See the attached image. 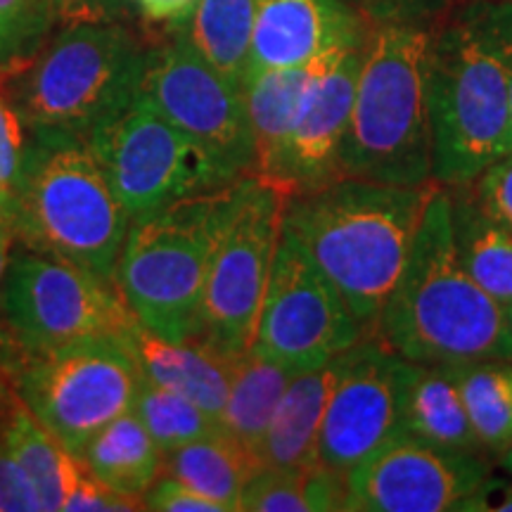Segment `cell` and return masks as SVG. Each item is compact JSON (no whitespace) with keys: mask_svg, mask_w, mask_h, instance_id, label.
<instances>
[{"mask_svg":"<svg viewBox=\"0 0 512 512\" xmlns=\"http://www.w3.org/2000/svg\"><path fill=\"white\" fill-rule=\"evenodd\" d=\"M349 5H354L356 10H361L363 15H366L370 19V15H373V8H375V0H347ZM373 24V22H370Z\"/></svg>","mask_w":512,"mask_h":512,"instance_id":"ee69618b","label":"cell"},{"mask_svg":"<svg viewBox=\"0 0 512 512\" xmlns=\"http://www.w3.org/2000/svg\"><path fill=\"white\" fill-rule=\"evenodd\" d=\"M491 463L482 453L448 451L399 434L347 472L344 512L456 510Z\"/></svg>","mask_w":512,"mask_h":512,"instance_id":"9a60e30c","label":"cell"},{"mask_svg":"<svg viewBox=\"0 0 512 512\" xmlns=\"http://www.w3.org/2000/svg\"><path fill=\"white\" fill-rule=\"evenodd\" d=\"M143 510H155V512H223L219 503H214L211 498L197 494L195 489H190L188 484H183L181 479L166 475L162 472L155 479V484L145 491L143 496Z\"/></svg>","mask_w":512,"mask_h":512,"instance_id":"e575fe53","label":"cell"},{"mask_svg":"<svg viewBox=\"0 0 512 512\" xmlns=\"http://www.w3.org/2000/svg\"><path fill=\"white\" fill-rule=\"evenodd\" d=\"M0 512H43L34 482L3 437H0Z\"/></svg>","mask_w":512,"mask_h":512,"instance_id":"836d02e7","label":"cell"},{"mask_svg":"<svg viewBox=\"0 0 512 512\" xmlns=\"http://www.w3.org/2000/svg\"><path fill=\"white\" fill-rule=\"evenodd\" d=\"M342 366L344 354L325 366L302 370L292 377L264 439L256 448L259 467L306 470L318 463L320 427Z\"/></svg>","mask_w":512,"mask_h":512,"instance_id":"d6986e66","label":"cell"},{"mask_svg":"<svg viewBox=\"0 0 512 512\" xmlns=\"http://www.w3.org/2000/svg\"><path fill=\"white\" fill-rule=\"evenodd\" d=\"M297 375L271 358L245 351L235 363L230 394L219 427L228 437L240 441L256 456L261 439L271 425L275 408L283 399L287 384Z\"/></svg>","mask_w":512,"mask_h":512,"instance_id":"484cf974","label":"cell"},{"mask_svg":"<svg viewBox=\"0 0 512 512\" xmlns=\"http://www.w3.org/2000/svg\"><path fill=\"white\" fill-rule=\"evenodd\" d=\"M361 60L363 46L337 48L318 57L283 159L268 183L283 192L285 200L325 188L342 178V150Z\"/></svg>","mask_w":512,"mask_h":512,"instance_id":"2e32d148","label":"cell"},{"mask_svg":"<svg viewBox=\"0 0 512 512\" xmlns=\"http://www.w3.org/2000/svg\"><path fill=\"white\" fill-rule=\"evenodd\" d=\"M415 363L366 335L344 351V366L325 408L318 463L349 472L403 434V411Z\"/></svg>","mask_w":512,"mask_h":512,"instance_id":"5bb4252c","label":"cell"},{"mask_svg":"<svg viewBox=\"0 0 512 512\" xmlns=\"http://www.w3.org/2000/svg\"><path fill=\"white\" fill-rule=\"evenodd\" d=\"M31 136L86 140L138 98L145 50L119 22L74 24L34 60L3 64Z\"/></svg>","mask_w":512,"mask_h":512,"instance_id":"5b68a950","label":"cell"},{"mask_svg":"<svg viewBox=\"0 0 512 512\" xmlns=\"http://www.w3.org/2000/svg\"><path fill=\"white\" fill-rule=\"evenodd\" d=\"M131 0H55V17L64 27L117 22Z\"/></svg>","mask_w":512,"mask_h":512,"instance_id":"74e56055","label":"cell"},{"mask_svg":"<svg viewBox=\"0 0 512 512\" xmlns=\"http://www.w3.org/2000/svg\"><path fill=\"white\" fill-rule=\"evenodd\" d=\"M368 31L370 19L347 0H254L247 76L304 67L337 48L363 46Z\"/></svg>","mask_w":512,"mask_h":512,"instance_id":"e0dca14e","label":"cell"},{"mask_svg":"<svg viewBox=\"0 0 512 512\" xmlns=\"http://www.w3.org/2000/svg\"><path fill=\"white\" fill-rule=\"evenodd\" d=\"M363 337L328 275L283 226L249 351L302 373L335 361Z\"/></svg>","mask_w":512,"mask_h":512,"instance_id":"7c38bea8","label":"cell"},{"mask_svg":"<svg viewBox=\"0 0 512 512\" xmlns=\"http://www.w3.org/2000/svg\"><path fill=\"white\" fill-rule=\"evenodd\" d=\"M498 467H501L505 475L512 477V444L505 448L501 456H498Z\"/></svg>","mask_w":512,"mask_h":512,"instance_id":"7bdbcfd3","label":"cell"},{"mask_svg":"<svg viewBox=\"0 0 512 512\" xmlns=\"http://www.w3.org/2000/svg\"><path fill=\"white\" fill-rule=\"evenodd\" d=\"M427 114L432 178L439 185L475 181L508 152V74L472 5L430 38Z\"/></svg>","mask_w":512,"mask_h":512,"instance_id":"52a82bcc","label":"cell"},{"mask_svg":"<svg viewBox=\"0 0 512 512\" xmlns=\"http://www.w3.org/2000/svg\"><path fill=\"white\" fill-rule=\"evenodd\" d=\"M138 98L207 147L235 178L252 176L256 155L245 93L197 53L183 29L145 53Z\"/></svg>","mask_w":512,"mask_h":512,"instance_id":"4fadbf2b","label":"cell"},{"mask_svg":"<svg viewBox=\"0 0 512 512\" xmlns=\"http://www.w3.org/2000/svg\"><path fill=\"white\" fill-rule=\"evenodd\" d=\"M31 133L10 95L8 74L0 64V190L15 192L29 155Z\"/></svg>","mask_w":512,"mask_h":512,"instance_id":"1f68e13d","label":"cell"},{"mask_svg":"<svg viewBox=\"0 0 512 512\" xmlns=\"http://www.w3.org/2000/svg\"><path fill=\"white\" fill-rule=\"evenodd\" d=\"M456 512H512V477H494L489 472L465 498Z\"/></svg>","mask_w":512,"mask_h":512,"instance_id":"f35d334b","label":"cell"},{"mask_svg":"<svg viewBox=\"0 0 512 512\" xmlns=\"http://www.w3.org/2000/svg\"><path fill=\"white\" fill-rule=\"evenodd\" d=\"M86 143L131 221L240 181L207 147L140 98L95 128Z\"/></svg>","mask_w":512,"mask_h":512,"instance_id":"30bf717a","label":"cell"},{"mask_svg":"<svg viewBox=\"0 0 512 512\" xmlns=\"http://www.w3.org/2000/svg\"><path fill=\"white\" fill-rule=\"evenodd\" d=\"M0 368L22 406L60 444L83 446L136 403L143 370L124 337H88L46 351L0 349Z\"/></svg>","mask_w":512,"mask_h":512,"instance_id":"ba28073f","label":"cell"},{"mask_svg":"<svg viewBox=\"0 0 512 512\" xmlns=\"http://www.w3.org/2000/svg\"><path fill=\"white\" fill-rule=\"evenodd\" d=\"M128 342L147 380L188 396L216 422L221 420L240 354H228L204 337L171 342L140 323L131 330Z\"/></svg>","mask_w":512,"mask_h":512,"instance_id":"ac0fdd59","label":"cell"},{"mask_svg":"<svg viewBox=\"0 0 512 512\" xmlns=\"http://www.w3.org/2000/svg\"><path fill=\"white\" fill-rule=\"evenodd\" d=\"M79 458L95 479L117 494L136 498L140 503L145 491L164 472V453L133 411L102 427L83 446Z\"/></svg>","mask_w":512,"mask_h":512,"instance_id":"cb8c5ba5","label":"cell"},{"mask_svg":"<svg viewBox=\"0 0 512 512\" xmlns=\"http://www.w3.org/2000/svg\"><path fill=\"white\" fill-rule=\"evenodd\" d=\"M316 64L318 60L304 67L264 69V72L247 76L242 86L256 155L252 176L259 181L271 183L278 171Z\"/></svg>","mask_w":512,"mask_h":512,"instance_id":"44dd1931","label":"cell"},{"mask_svg":"<svg viewBox=\"0 0 512 512\" xmlns=\"http://www.w3.org/2000/svg\"><path fill=\"white\" fill-rule=\"evenodd\" d=\"M0 437L34 482L43 512L64 510V501L83 472V460L67 451L22 406L15 392L0 406Z\"/></svg>","mask_w":512,"mask_h":512,"instance_id":"603a6c76","label":"cell"},{"mask_svg":"<svg viewBox=\"0 0 512 512\" xmlns=\"http://www.w3.org/2000/svg\"><path fill=\"white\" fill-rule=\"evenodd\" d=\"M17 238L12 230V221H0V290H3L5 273H8L12 252H15Z\"/></svg>","mask_w":512,"mask_h":512,"instance_id":"60d3db41","label":"cell"},{"mask_svg":"<svg viewBox=\"0 0 512 512\" xmlns=\"http://www.w3.org/2000/svg\"><path fill=\"white\" fill-rule=\"evenodd\" d=\"M12 197L19 245L114 278L131 216L86 140L31 136Z\"/></svg>","mask_w":512,"mask_h":512,"instance_id":"277c9868","label":"cell"},{"mask_svg":"<svg viewBox=\"0 0 512 512\" xmlns=\"http://www.w3.org/2000/svg\"><path fill=\"white\" fill-rule=\"evenodd\" d=\"M313 467V465H311ZM256 467L240 498L247 512H313L309 470Z\"/></svg>","mask_w":512,"mask_h":512,"instance_id":"f546056e","label":"cell"},{"mask_svg":"<svg viewBox=\"0 0 512 512\" xmlns=\"http://www.w3.org/2000/svg\"><path fill=\"white\" fill-rule=\"evenodd\" d=\"M463 185L489 219L512 230V150L484 166L475 181Z\"/></svg>","mask_w":512,"mask_h":512,"instance_id":"d6a6232c","label":"cell"},{"mask_svg":"<svg viewBox=\"0 0 512 512\" xmlns=\"http://www.w3.org/2000/svg\"><path fill=\"white\" fill-rule=\"evenodd\" d=\"M437 188V181L392 185L339 178L285 200L283 226L328 275L363 335H375L382 306Z\"/></svg>","mask_w":512,"mask_h":512,"instance_id":"6da1fadb","label":"cell"},{"mask_svg":"<svg viewBox=\"0 0 512 512\" xmlns=\"http://www.w3.org/2000/svg\"><path fill=\"white\" fill-rule=\"evenodd\" d=\"M403 434L448 451L484 456L465 408L458 363H415L403 411Z\"/></svg>","mask_w":512,"mask_h":512,"instance_id":"ffe728a7","label":"cell"},{"mask_svg":"<svg viewBox=\"0 0 512 512\" xmlns=\"http://www.w3.org/2000/svg\"><path fill=\"white\" fill-rule=\"evenodd\" d=\"M479 22L496 43L498 53L503 57L505 74H508V98H510V133L508 152L512 150V0H484L472 5Z\"/></svg>","mask_w":512,"mask_h":512,"instance_id":"8d00e7d4","label":"cell"},{"mask_svg":"<svg viewBox=\"0 0 512 512\" xmlns=\"http://www.w3.org/2000/svg\"><path fill=\"white\" fill-rule=\"evenodd\" d=\"M131 411L138 415L164 456L219 430V422L204 413L195 401L147 380L145 375Z\"/></svg>","mask_w":512,"mask_h":512,"instance_id":"f1b7e54d","label":"cell"},{"mask_svg":"<svg viewBox=\"0 0 512 512\" xmlns=\"http://www.w3.org/2000/svg\"><path fill=\"white\" fill-rule=\"evenodd\" d=\"M235 183L131 221L112 280L138 323L155 335L171 342L200 337L211 256Z\"/></svg>","mask_w":512,"mask_h":512,"instance_id":"8992f818","label":"cell"},{"mask_svg":"<svg viewBox=\"0 0 512 512\" xmlns=\"http://www.w3.org/2000/svg\"><path fill=\"white\" fill-rule=\"evenodd\" d=\"M138 318L110 278L22 247L0 290V349L46 351L88 337H131Z\"/></svg>","mask_w":512,"mask_h":512,"instance_id":"9c48e42d","label":"cell"},{"mask_svg":"<svg viewBox=\"0 0 512 512\" xmlns=\"http://www.w3.org/2000/svg\"><path fill=\"white\" fill-rule=\"evenodd\" d=\"M375 335L413 363L512 358L503 306L465 273L456 256L444 185L427 202Z\"/></svg>","mask_w":512,"mask_h":512,"instance_id":"7a4b0ae2","label":"cell"},{"mask_svg":"<svg viewBox=\"0 0 512 512\" xmlns=\"http://www.w3.org/2000/svg\"><path fill=\"white\" fill-rule=\"evenodd\" d=\"M446 192L460 266L491 299L508 306L512 302V230L489 219L465 185H451Z\"/></svg>","mask_w":512,"mask_h":512,"instance_id":"7402d4cb","label":"cell"},{"mask_svg":"<svg viewBox=\"0 0 512 512\" xmlns=\"http://www.w3.org/2000/svg\"><path fill=\"white\" fill-rule=\"evenodd\" d=\"M53 19L38 0H0V64L24 60Z\"/></svg>","mask_w":512,"mask_h":512,"instance_id":"4dcf8cb0","label":"cell"},{"mask_svg":"<svg viewBox=\"0 0 512 512\" xmlns=\"http://www.w3.org/2000/svg\"><path fill=\"white\" fill-rule=\"evenodd\" d=\"M259 467L256 456L240 441L216 430L164 456L166 475L181 479L197 494L219 503L223 512L240 510L245 484Z\"/></svg>","mask_w":512,"mask_h":512,"instance_id":"d4e9b609","label":"cell"},{"mask_svg":"<svg viewBox=\"0 0 512 512\" xmlns=\"http://www.w3.org/2000/svg\"><path fill=\"white\" fill-rule=\"evenodd\" d=\"M283 211L285 195L273 185L254 176L235 183L228 221L211 256L200 332L228 354L252 347Z\"/></svg>","mask_w":512,"mask_h":512,"instance_id":"8fae6325","label":"cell"},{"mask_svg":"<svg viewBox=\"0 0 512 512\" xmlns=\"http://www.w3.org/2000/svg\"><path fill=\"white\" fill-rule=\"evenodd\" d=\"M458 375L479 446L498 460L512 444V358L458 363Z\"/></svg>","mask_w":512,"mask_h":512,"instance_id":"83f0119b","label":"cell"},{"mask_svg":"<svg viewBox=\"0 0 512 512\" xmlns=\"http://www.w3.org/2000/svg\"><path fill=\"white\" fill-rule=\"evenodd\" d=\"M183 34L216 72L245 86L254 34V0H197Z\"/></svg>","mask_w":512,"mask_h":512,"instance_id":"4316f807","label":"cell"},{"mask_svg":"<svg viewBox=\"0 0 512 512\" xmlns=\"http://www.w3.org/2000/svg\"><path fill=\"white\" fill-rule=\"evenodd\" d=\"M10 396H12V387H10L8 377H5V373H3V368H0V406H3Z\"/></svg>","mask_w":512,"mask_h":512,"instance_id":"f6af8a7d","label":"cell"},{"mask_svg":"<svg viewBox=\"0 0 512 512\" xmlns=\"http://www.w3.org/2000/svg\"><path fill=\"white\" fill-rule=\"evenodd\" d=\"M12 207H15L12 192L0 190V221H12Z\"/></svg>","mask_w":512,"mask_h":512,"instance_id":"b9f144b4","label":"cell"},{"mask_svg":"<svg viewBox=\"0 0 512 512\" xmlns=\"http://www.w3.org/2000/svg\"><path fill=\"white\" fill-rule=\"evenodd\" d=\"M415 22L370 24L342 150V178L425 185L432 178L427 50Z\"/></svg>","mask_w":512,"mask_h":512,"instance_id":"3957f363","label":"cell"},{"mask_svg":"<svg viewBox=\"0 0 512 512\" xmlns=\"http://www.w3.org/2000/svg\"><path fill=\"white\" fill-rule=\"evenodd\" d=\"M505 311V320H508V328H510V335H512V302L508 306H503Z\"/></svg>","mask_w":512,"mask_h":512,"instance_id":"bcb514c9","label":"cell"},{"mask_svg":"<svg viewBox=\"0 0 512 512\" xmlns=\"http://www.w3.org/2000/svg\"><path fill=\"white\" fill-rule=\"evenodd\" d=\"M145 22L181 29L195 10L197 0H131Z\"/></svg>","mask_w":512,"mask_h":512,"instance_id":"ab89813d","label":"cell"},{"mask_svg":"<svg viewBox=\"0 0 512 512\" xmlns=\"http://www.w3.org/2000/svg\"><path fill=\"white\" fill-rule=\"evenodd\" d=\"M38 3H41L48 12H53V17H55V0H38Z\"/></svg>","mask_w":512,"mask_h":512,"instance_id":"7dc6e473","label":"cell"},{"mask_svg":"<svg viewBox=\"0 0 512 512\" xmlns=\"http://www.w3.org/2000/svg\"><path fill=\"white\" fill-rule=\"evenodd\" d=\"M67 512H128L143 510V503L136 498H126L105 486L100 479H95L88 467L83 465V472L76 479L67 501H64Z\"/></svg>","mask_w":512,"mask_h":512,"instance_id":"d590c367","label":"cell"}]
</instances>
